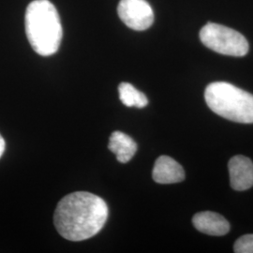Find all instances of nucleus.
<instances>
[{
    "mask_svg": "<svg viewBox=\"0 0 253 253\" xmlns=\"http://www.w3.org/2000/svg\"><path fill=\"white\" fill-rule=\"evenodd\" d=\"M192 223L199 232L208 235L221 236L230 231V223L226 218L211 211L197 213L192 218Z\"/></svg>",
    "mask_w": 253,
    "mask_h": 253,
    "instance_id": "8",
    "label": "nucleus"
},
{
    "mask_svg": "<svg viewBox=\"0 0 253 253\" xmlns=\"http://www.w3.org/2000/svg\"><path fill=\"white\" fill-rule=\"evenodd\" d=\"M230 184L235 190L243 191L253 187V163L245 156H235L228 164Z\"/></svg>",
    "mask_w": 253,
    "mask_h": 253,
    "instance_id": "6",
    "label": "nucleus"
},
{
    "mask_svg": "<svg viewBox=\"0 0 253 253\" xmlns=\"http://www.w3.org/2000/svg\"><path fill=\"white\" fill-rule=\"evenodd\" d=\"M235 253H253V235H245L234 245Z\"/></svg>",
    "mask_w": 253,
    "mask_h": 253,
    "instance_id": "11",
    "label": "nucleus"
},
{
    "mask_svg": "<svg viewBox=\"0 0 253 253\" xmlns=\"http://www.w3.org/2000/svg\"><path fill=\"white\" fill-rule=\"evenodd\" d=\"M119 99L126 107L144 108L148 104V100L144 93L136 89L128 83H121L118 86Z\"/></svg>",
    "mask_w": 253,
    "mask_h": 253,
    "instance_id": "10",
    "label": "nucleus"
},
{
    "mask_svg": "<svg viewBox=\"0 0 253 253\" xmlns=\"http://www.w3.org/2000/svg\"><path fill=\"white\" fill-rule=\"evenodd\" d=\"M208 107L228 120L253 123V95L232 84L216 82L208 84L205 91Z\"/></svg>",
    "mask_w": 253,
    "mask_h": 253,
    "instance_id": "3",
    "label": "nucleus"
},
{
    "mask_svg": "<svg viewBox=\"0 0 253 253\" xmlns=\"http://www.w3.org/2000/svg\"><path fill=\"white\" fill-rule=\"evenodd\" d=\"M152 177L159 184H174L185 179V171L171 157L161 156L154 165Z\"/></svg>",
    "mask_w": 253,
    "mask_h": 253,
    "instance_id": "7",
    "label": "nucleus"
},
{
    "mask_svg": "<svg viewBox=\"0 0 253 253\" xmlns=\"http://www.w3.org/2000/svg\"><path fill=\"white\" fill-rule=\"evenodd\" d=\"M108 148L117 156L119 163H128L137 151L135 141L121 131H114L109 140Z\"/></svg>",
    "mask_w": 253,
    "mask_h": 253,
    "instance_id": "9",
    "label": "nucleus"
},
{
    "mask_svg": "<svg viewBox=\"0 0 253 253\" xmlns=\"http://www.w3.org/2000/svg\"><path fill=\"white\" fill-rule=\"evenodd\" d=\"M26 33L37 54L49 56L57 52L63 30L59 14L49 0H35L28 5Z\"/></svg>",
    "mask_w": 253,
    "mask_h": 253,
    "instance_id": "2",
    "label": "nucleus"
},
{
    "mask_svg": "<svg viewBox=\"0 0 253 253\" xmlns=\"http://www.w3.org/2000/svg\"><path fill=\"white\" fill-rule=\"evenodd\" d=\"M5 140L3 139V137L0 134V158L5 151Z\"/></svg>",
    "mask_w": 253,
    "mask_h": 253,
    "instance_id": "12",
    "label": "nucleus"
},
{
    "mask_svg": "<svg viewBox=\"0 0 253 253\" xmlns=\"http://www.w3.org/2000/svg\"><path fill=\"white\" fill-rule=\"evenodd\" d=\"M108 215L104 200L90 192L77 191L58 203L54 211V226L65 239L83 241L100 232Z\"/></svg>",
    "mask_w": 253,
    "mask_h": 253,
    "instance_id": "1",
    "label": "nucleus"
},
{
    "mask_svg": "<svg viewBox=\"0 0 253 253\" xmlns=\"http://www.w3.org/2000/svg\"><path fill=\"white\" fill-rule=\"evenodd\" d=\"M118 12L122 22L133 30L143 31L153 24V9L145 0H121Z\"/></svg>",
    "mask_w": 253,
    "mask_h": 253,
    "instance_id": "5",
    "label": "nucleus"
},
{
    "mask_svg": "<svg viewBox=\"0 0 253 253\" xmlns=\"http://www.w3.org/2000/svg\"><path fill=\"white\" fill-rule=\"evenodd\" d=\"M204 45L218 54L244 56L249 52V42L242 34L232 28L208 23L200 31Z\"/></svg>",
    "mask_w": 253,
    "mask_h": 253,
    "instance_id": "4",
    "label": "nucleus"
}]
</instances>
